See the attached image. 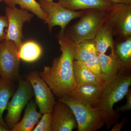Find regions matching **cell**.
<instances>
[{
    "label": "cell",
    "instance_id": "cell-1",
    "mask_svg": "<svg viewBox=\"0 0 131 131\" xmlns=\"http://www.w3.org/2000/svg\"><path fill=\"white\" fill-rule=\"evenodd\" d=\"M62 54L54 59L51 67L46 66L39 72L40 77L47 83L53 94L58 98L70 95L77 86L73 75L74 61L71 41L60 31L57 35Z\"/></svg>",
    "mask_w": 131,
    "mask_h": 131
},
{
    "label": "cell",
    "instance_id": "cell-2",
    "mask_svg": "<svg viewBox=\"0 0 131 131\" xmlns=\"http://www.w3.org/2000/svg\"><path fill=\"white\" fill-rule=\"evenodd\" d=\"M131 85V70L120 71L112 81L105 84L94 107L100 114L107 129L118 121L120 115L114 110V105L126 95Z\"/></svg>",
    "mask_w": 131,
    "mask_h": 131
},
{
    "label": "cell",
    "instance_id": "cell-3",
    "mask_svg": "<svg viewBox=\"0 0 131 131\" xmlns=\"http://www.w3.org/2000/svg\"><path fill=\"white\" fill-rule=\"evenodd\" d=\"M109 9L82 10L83 13L80 20L73 25L66 27L64 31V34L75 43L94 39L105 21Z\"/></svg>",
    "mask_w": 131,
    "mask_h": 131
},
{
    "label": "cell",
    "instance_id": "cell-4",
    "mask_svg": "<svg viewBox=\"0 0 131 131\" xmlns=\"http://www.w3.org/2000/svg\"><path fill=\"white\" fill-rule=\"evenodd\" d=\"M58 100L63 102L73 110L78 124V131H95L103 127L105 122L96 108L65 95Z\"/></svg>",
    "mask_w": 131,
    "mask_h": 131
},
{
    "label": "cell",
    "instance_id": "cell-5",
    "mask_svg": "<svg viewBox=\"0 0 131 131\" xmlns=\"http://www.w3.org/2000/svg\"><path fill=\"white\" fill-rule=\"evenodd\" d=\"M18 80V86L8 104L7 113L4 119L10 131L19 122L22 111L34 95L32 86L28 80L20 77Z\"/></svg>",
    "mask_w": 131,
    "mask_h": 131
},
{
    "label": "cell",
    "instance_id": "cell-6",
    "mask_svg": "<svg viewBox=\"0 0 131 131\" xmlns=\"http://www.w3.org/2000/svg\"><path fill=\"white\" fill-rule=\"evenodd\" d=\"M18 50L14 42L5 39L0 43V77L14 83L19 78Z\"/></svg>",
    "mask_w": 131,
    "mask_h": 131
},
{
    "label": "cell",
    "instance_id": "cell-7",
    "mask_svg": "<svg viewBox=\"0 0 131 131\" xmlns=\"http://www.w3.org/2000/svg\"><path fill=\"white\" fill-rule=\"evenodd\" d=\"M104 24L113 35L126 39L131 36V5L115 3L108 12Z\"/></svg>",
    "mask_w": 131,
    "mask_h": 131
},
{
    "label": "cell",
    "instance_id": "cell-8",
    "mask_svg": "<svg viewBox=\"0 0 131 131\" xmlns=\"http://www.w3.org/2000/svg\"><path fill=\"white\" fill-rule=\"evenodd\" d=\"M38 3L42 9L48 14V19L44 23L48 25L50 32L56 26H59L60 31L64 32L69 22L74 19L80 18L83 13L82 10L73 11L66 9L58 2L39 0Z\"/></svg>",
    "mask_w": 131,
    "mask_h": 131
},
{
    "label": "cell",
    "instance_id": "cell-9",
    "mask_svg": "<svg viewBox=\"0 0 131 131\" xmlns=\"http://www.w3.org/2000/svg\"><path fill=\"white\" fill-rule=\"evenodd\" d=\"M30 82L35 96V103L42 114L52 113L56 103L54 94L47 83L40 77L39 72L32 71L26 75Z\"/></svg>",
    "mask_w": 131,
    "mask_h": 131
},
{
    "label": "cell",
    "instance_id": "cell-10",
    "mask_svg": "<svg viewBox=\"0 0 131 131\" xmlns=\"http://www.w3.org/2000/svg\"><path fill=\"white\" fill-rule=\"evenodd\" d=\"M6 15L8 21V28L5 39L13 41L18 50L23 43V28L26 22L31 21L34 14L25 9L17 8L16 6L5 7Z\"/></svg>",
    "mask_w": 131,
    "mask_h": 131
},
{
    "label": "cell",
    "instance_id": "cell-11",
    "mask_svg": "<svg viewBox=\"0 0 131 131\" xmlns=\"http://www.w3.org/2000/svg\"><path fill=\"white\" fill-rule=\"evenodd\" d=\"M52 114L51 131H71L77 128V121L73 110L63 102L58 100Z\"/></svg>",
    "mask_w": 131,
    "mask_h": 131
},
{
    "label": "cell",
    "instance_id": "cell-12",
    "mask_svg": "<svg viewBox=\"0 0 131 131\" xmlns=\"http://www.w3.org/2000/svg\"><path fill=\"white\" fill-rule=\"evenodd\" d=\"M104 87L90 84L77 85L69 95L80 102L94 107L99 101Z\"/></svg>",
    "mask_w": 131,
    "mask_h": 131
},
{
    "label": "cell",
    "instance_id": "cell-13",
    "mask_svg": "<svg viewBox=\"0 0 131 131\" xmlns=\"http://www.w3.org/2000/svg\"><path fill=\"white\" fill-rule=\"evenodd\" d=\"M58 3L66 9L73 11L88 9L108 10L115 3L110 0H58Z\"/></svg>",
    "mask_w": 131,
    "mask_h": 131
},
{
    "label": "cell",
    "instance_id": "cell-14",
    "mask_svg": "<svg viewBox=\"0 0 131 131\" xmlns=\"http://www.w3.org/2000/svg\"><path fill=\"white\" fill-rule=\"evenodd\" d=\"M101 70L105 84L112 81L120 71L126 70L115 53L109 56L105 54H98Z\"/></svg>",
    "mask_w": 131,
    "mask_h": 131
},
{
    "label": "cell",
    "instance_id": "cell-15",
    "mask_svg": "<svg viewBox=\"0 0 131 131\" xmlns=\"http://www.w3.org/2000/svg\"><path fill=\"white\" fill-rule=\"evenodd\" d=\"M37 106L33 101L28 102L21 121L18 122L11 131H32L42 116V114L37 111Z\"/></svg>",
    "mask_w": 131,
    "mask_h": 131
},
{
    "label": "cell",
    "instance_id": "cell-16",
    "mask_svg": "<svg viewBox=\"0 0 131 131\" xmlns=\"http://www.w3.org/2000/svg\"><path fill=\"white\" fill-rule=\"evenodd\" d=\"M73 75L77 85L93 84L104 87L105 84L96 76L82 65L79 61H74L73 64Z\"/></svg>",
    "mask_w": 131,
    "mask_h": 131
},
{
    "label": "cell",
    "instance_id": "cell-17",
    "mask_svg": "<svg viewBox=\"0 0 131 131\" xmlns=\"http://www.w3.org/2000/svg\"><path fill=\"white\" fill-rule=\"evenodd\" d=\"M71 41L73 56L75 61L84 62L99 54L96 50L93 39L84 40L79 43Z\"/></svg>",
    "mask_w": 131,
    "mask_h": 131
},
{
    "label": "cell",
    "instance_id": "cell-18",
    "mask_svg": "<svg viewBox=\"0 0 131 131\" xmlns=\"http://www.w3.org/2000/svg\"><path fill=\"white\" fill-rule=\"evenodd\" d=\"M113 37L111 30L103 24L93 39L96 50L99 54H105L109 47L112 49V53H115Z\"/></svg>",
    "mask_w": 131,
    "mask_h": 131
},
{
    "label": "cell",
    "instance_id": "cell-19",
    "mask_svg": "<svg viewBox=\"0 0 131 131\" xmlns=\"http://www.w3.org/2000/svg\"><path fill=\"white\" fill-rule=\"evenodd\" d=\"M14 83L9 82L0 77V123L10 131L6 125L3 115L9 100L15 92Z\"/></svg>",
    "mask_w": 131,
    "mask_h": 131
},
{
    "label": "cell",
    "instance_id": "cell-20",
    "mask_svg": "<svg viewBox=\"0 0 131 131\" xmlns=\"http://www.w3.org/2000/svg\"><path fill=\"white\" fill-rule=\"evenodd\" d=\"M42 54L40 45L33 41L23 43L18 50L20 59L27 62H33L39 59Z\"/></svg>",
    "mask_w": 131,
    "mask_h": 131
},
{
    "label": "cell",
    "instance_id": "cell-21",
    "mask_svg": "<svg viewBox=\"0 0 131 131\" xmlns=\"http://www.w3.org/2000/svg\"><path fill=\"white\" fill-rule=\"evenodd\" d=\"M4 2L9 7L19 5L21 9L30 12L44 21L48 19V14L42 9L39 3L35 0H5Z\"/></svg>",
    "mask_w": 131,
    "mask_h": 131
},
{
    "label": "cell",
    "instance_id": "cell-22",
    "mask_svg": "<svg viewBox=\"0 0 131 131\" xmlns=\"http://www.w3.org/2000/svg\"><path fill=\"white\" fill-rule=\"evenodd\" d=\"M115 53L124 69L131 70V36L127 38L123 42L117 44L115 48Z\"/></svg>",
    "mask_w": 131,
    "mask_h": 131
},
{
    "label": "cell",
    "instance_id": "cell-23",
    "mask_svg": "<svg viewBox=\"0 0 131 131\" xmlns=\"http://www.w3.org/2000/svg\"><path fill=\"white\" fill-rule=\"evenodd\" d=\"M80 63L96 76L101 81L105 84L101 70L100 63L98 55L94 56L89 60L84 62H80Z\"/></svg>",
    "mask_w": 131,
    "mask_h": 131
},
{
    "label": "cell",
    "instance_id": "cell-24",
    "mask_svg": "<svg viewBox=\"0 0 131 131\" xmlns=\"http://www.w3.org/2000/svg\"><path fill=\"white\" fill-rule=\"evenodd\" d=\"M52 114L46 113L42 115L41 119L33 131H51Z\"/></svg>",
    "mask_w": 131,
    "mask_h": 131
},
{
    "label": "cell",
    "instance_id": "cell-25",
    "mask_svg": "<svg viewBox=\"0 0 131 131\" xmlns=\"http://www.w3.org/2000/svg\"><path fill=\"white\" fill-rule=\"evenodd\" d=\"M8 28V21L6 15H0V43L6 38Z\"/></svg>",
    "mask_w": 131,
    "mask_h": 131
},
{
    "label": "cell",
    "instance_id": "cell-26",
    "mask_svg": "<svg viewBox=\"0 0 131 131\" xmlns=\"http://www.w3.org/2000/svg\"><path fill=\"white\" fill-rule=\"evenodd\" d=\"M126 103L125 105L121 106L117 108V110L118 111L125 112L128 110L131 109V90L130 89H129L126 94Z\"/></svg>",
    "mask_w": 131,
    "mask_h": 131
},
{
    "label": "cell",
    "instance_id": "cell-27",
    "mask_svg": "<svg viewBox=\"0 0 131 131\" xmlns=\"http://www.w3.org/2000/svg\"><path fill=\"white\" fill-rule=\"evenodd\" d=\"M126 121V118H124L121 122L118 123V122L114 124V125L111 131H120L121 130V129L125 124Z\"/></svg>",
    "mask_w": 131,
    "mask_h": 131
},
{
    "label": "cell",
    "instance_id": "cell-28",
    "mask_svg": "<svg viewBox=\"0 0 131 131\" xmlns=\"http://www.w3.org/2000/svg\"><path fill=\"white\" fill-rule=\"evenodd\" d=\"M115 3H123L126 5H131V0H110Z\"/></svg>",
    "mask_w": 131,
    "mask_h": 131
},
{
    "label": "cell",
    "instance_id": "cell-29",
    "mask_svg": "<svg viewBox=\"0 0 131 131\" xmlns=\"http://www.w3.org/2000/svg\"><path fill=\"white\" fill-rule=\"evenodd\" d=\"M8 129H7L0 123V131H8Z\"/></svg>",
    "mask_w": 131,
    "mask_h": 131
},
{
    "label": "cell",
    "instance_id": "cell-30",
    "mask_svg": "<svg viewBox=\"0 0 131 131\" xmlns=\"http://www.w3.org/2000/svg\"><path fill=\"white\" fill-rule=\"evenodd\" d=\"M46 1H48L49 2L53 1H52V0H46Z\"/></svg>",
    "mask_w": 131,
    "mask_h": 131
},
{
    "label": "cell",
    "instance_id": "cell-31",
    "mask_svg": "<svg viewBox=\"0 0 131 131\" xmlns=\"http://www.w3.org/2000/svg\"><path fill=\"white\" fill-rule=\"evenodd\" d=\"M5 1V0H0V2L1 1Z\"/></svg>",
    "mask_w": 131,
    "mask_h": 131
}]
</instances>
